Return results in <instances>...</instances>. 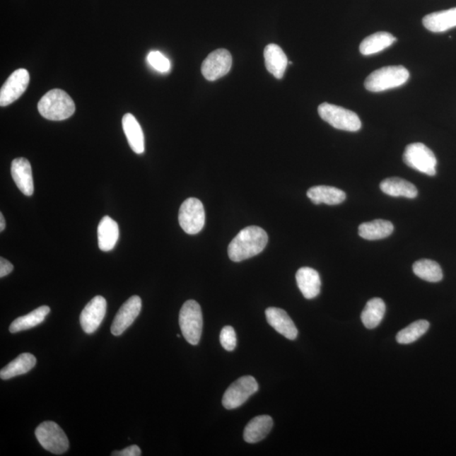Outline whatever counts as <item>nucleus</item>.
I'll list each match as a JSON object with an SVG mask.
<instances>
[{"mask_svg": "<svg viewBox=\"0 0 456 456\" xmlns=\"http://www.w3.org/2000/svg\"><path fill=\"white\" fill-rule=\"evenodd\" d=\"M268 235L262 228L250 226L241 230L228 246L230 259L234 262L250 259L262 253L268 243Z\"/></svg>", "mask_w": 456, "mask_h": 456, "instance_id": "nucleus-1", "label": "nucleus"}, {"mask_svg": "<svg viewBox=\"0 0 456 456\" xmlns=\"http://www.w3.org/2000/svg\"><path fill=\"white\" fill-rule=\"evenodd\" d=\"M37 107L43 118L53 121L67 119L76 111L73 99L60 89L51 90L43 95Z\"/></svg>", "mask_w": 456, "mask_h": 456, "instance_id": "nucleus-2", "label": "nucleus"}, {"mask_svg": "<svg viewBox=\"0 0 456 456\" xmlns=\"http://www.w3.org/2000/svg\"><path fill=\"white\" fill-rule=\"evenodd\" d=\"M409 76V71L402 65L384 67L371 73L365 81L364 86L372 93H381L402 86Z\"/></svg>", "mask_w": 456, "mask_h": 456, "instance_id": "nucleus-3", "label": "nucleus"}, {"mask_svg": "<svg viewBox=\"0 0 456 456\" xmlns=\"http://www.w3.org/2000/svg\"><path fill=\"white\" fill-rule=\"evenodd\" d=\"M180 325L185 340L191 345H198L202 334L203 316L201 308L197 301L188 300L182 306Z\"/></svg>", "mask_w": 456, "mask_h": 456, "instance_id": "nucleus-4", "label": "nucleus"}, {"mask_svg": "<svg viewBox=\"0 0 456 456\" xmlns=\"http://www.w3.org/2000/svg\"><path fill=\"white\" fill-rule=\"evenodd\" d=\"M318 112L321 119L337 129L356 132L362 127L359 117L344 107L324 103L319 106Z\"/></svg>", "mask_w": 456, "mask_h": 456, "instance_id": "nucleus-5", "label": "nucleus"}, {"mask_svg": "<svg viewBox=\"0 0 456 456\" xmlns=\"http://www.w3.org/2000/svg\"><path fill=\"white\" fill-rule=\"evenodd\" d=\"M35 434L42 448L51 453L62 455L69 449V443L66 434L57 423L52 421H47L37 426Z\"/></svg>", "mask_w": 456, "mask_h": 456, "instance_id": "nucleus-6", "label": "nucleus"}, {"mask_svg": "<svg viewBox=\"0 0 456 456\" xmlns=\"http://www.w3.org/2000/svg\"><path fill=\"white\" fill-rule=\"evenodd\" d=\"M403 160L408 167L428 176L436 175L437 159L433 152L423 143H414L407 146Z\"/></svg>", "mask_w": 456, "mask_h": 456, "instance_id": "nucleus-7", "label": "nucleus"}, {"mask_svg": "<svg viewBox=\"0 0 456 456\" xmlns=\"http://www.w3.org/2000/svg\"><path fill=\"white\" fill-rule=\"evenodd\" d=\"M179 221L186 233L194 235L201 231L206 223L203 204L197 198L187 199L180 209Z\"/></svg>", "mask_w": 456, "mask_h": 456, "instance_id": "nucleus-8", "label": "nucleus"}, {"mask_svg": "<svg viewBox=\"0 0 456 456\" xmlns=\"http://www.w3.org/2000/svg\"><path fill=\"white\" fill-rule=\"evenodd\" d=\"M259 385L252 376H243L229 386L223 395V405L228 410L236 409L257 392Z\"/></svg>", "mask_w": 456, "mask_h": 456, "instance_id": "nucleus-9", "label": "nucleus"}, {"mask_svg": "<svg viewBox=\"0 0 456 456\" xmlns=\"http://www.w3.org/2000/svg\"><path fill=\"white\" fill-rule=\"evenodd\" d=\"M233 58L229 51L217 49L204 60L201 72L207 81H214L225 76L232 68Z\"/></svg>", "mask_w": 456, "mask_h": 456, "instance_id": "nucleus-10", "label": "nucleus"}, {"mask_svg": "<svg viewBox=\"0 0 456 456\" xmlns=\"http://www.w3.org/2000/svg\"><path fill=\"white\" fill-rule=\"evenodd\" d=\"M30 75L27 69H19L13 72L0 90V105L6 107L19 99L27 90Z\"/></svg>", "mask_w": 456, "mask_h": 456, "instance_id": "nucleus-11", "label": "nucleus"}, {"mask_svg": "<svg viewBox=\"0 0 456 456\" xmlns=\"http://www.w3.org/2000/svg\"><path fill=\"white\" fill-rule=\"evenodd\" d=\"M107 301L102 296H95L82 310L80 322L86 334H93L101 325L106 315Z\"/></svg>", "mask_w": 456, "mask_h": 456, "instance_id": "nucleus-12", "label": "nucleus"}, {"mask_svg": "<svg viewBox=\"0 0 456 456\" xmlns=\"http://www.w3.org/2000/svg\"><path fill=\"white\" fill-rule=\"evenodd\" d=\"M142 302L139 296H132L119 308L112 324L111 332L119 337L134 323L141 311Z\"/></svg>", "mask_w": 456, "mask_h": 456, "instance_id": "nucleus-13", "label": "nucleus"}, {"mask_svg": "<svg viewBox=\"0 0 456 456\" xmlns=\"http://www.w3.org/2000/svg\"><path fill=\"white\" fill-rule=\"evenodd\" d=\"M266 316L269 325L278 333L289 340H295L297 338L298 332L296 325L285 310L278 308H268Z\"/></svg>", "mask_w": 456, "mask_h": 456, "instance_id": "nucleus-14", "label": "nucleus"}, {"mask_svg": "<svg viewBox=\"0 0 456 456\" xmlns=\"http://www.w3.org/2000/svg\"><path fill=\"white\" fill-rule=\"evenodd\" d=\"M11 175L17 188L21 193L32 197L34 192V185L32 166L28 159L16 158L11 163Z\"/></svg>", "mask_w": 456, "mask_h": 456, "instance_id": "nucleus-15", "label": "nucleus"}, {"mask_svg": "<svg viewBox=\"0 0 456 456\" xmlns=\"http://www.w3.org/2000/svg\"><path fill=\"white\" fill-rule=\"evenodd\" d=\"M297 284L303 297L312 299L318 296L321 289V280L318 271L310 267H302L296 274Z\"/></svg>", "mask_w": 456, "mask_h": 456, "instance_id": "nucleus-16", "label": "nucleus"}, {"mask_svg": "<svg viewBox=\"0 0 456 456\" xmlns=\"http://www.w3.org/2000/svg\"><path fill=\"white\" fill-rule=\"evenodd\" d=\"M99 249L104 252L114 250L119 238L118 223L110 216H104L98 227Z\"/></svg>", "mask_w": 456, "mask_h": 456, "instance_id": "nucleus-17", "label": "nucleus"}, {"mask_svg": "<svg viewBox=\"0 0 456 456\" xmlns=\"http://www.w3.org/2000/svg\"><path fill=\"white\" fill-rule=\"evenodd\" d=\"M122 124L130 148L136 154H142L145 151V136L136 117L131 114H126L123 117Z\"/></svg>", "mask_w": 456, "mask_h": 456, "instance_id": "nucleus-18", "label": "nucleus"}, {"mask_svg": "<svg viewBox=\"0 0 456 456\" xmlns=\"http://www.w3.org/2000/svg\"><path fill=\"white\" fill-rule=\"evenodd\" d=\"M264 62L267 71L276 79H281L284 76L288 60L283 50L276 45H269L264 51Z\"/></svg>", "mask_w": 456, "mask_h": 456, "instance_id": "nucleus-19", "label": "nucleus"}, {"mask_svg": "<svg viewBox=\"0 0 456 456\" xmlns=\"http://www.w3.org/2000/svg\"><path fill=\"white\" fill-rule=\"evenodd\" d=\"M310 198L315 205L327 204V205H339L346 199V193L340 189L332 186H315L312 187L307 192Z\"/></svg>", "mask_w": 456, "mask_h": 456, "instance_id": "nucleus-20", "label": "nucleus"}, {"mask_svg": "<svg viewBox=\"0 0 456 456\" xmlns=\"http://www.w3.org/2000/svg\"><path fill=\"white\" fill-rule=\"evenodd\" d=\"M425 28L433 33H444L456 27V8L432 13L423 17Z\"/></svg>", "mask_w": 456, "mask_h": 456, "instance_id": "nucleus-21", "label": "nucleus"}, {"mask_svg": "<svg viewBox=\"0 0 456 456\" xmlns=\"http://www.w3.org/2000/svg\"><path fill=\"white\" fill-rule=\"evenodd\" d=\"M273 427V419L268 415L256 416L247 424L243 438L250 444H255L264 440Z\"/></svg>", "mask_w": 456, "mask_h": 456, "instance_id": "nucleus-22", "label": "nucleus"}, {"mask_svg": "<svg viewBox=\"0 0 456 456\" xmlns=\"http://www.w3.org/2000/svg\"><path fill=\"white\" fill-rule=\"evenodd\" d=\"M382 192L392 197L414 199L418 197L419 191L414 185L399 177H390L381 182Z\"/></svg>", "mask_w": 456, "mask_h": 456, "instance_id": "nucleus-23", "label": "nucleus"}, {"mask_svg": "<svg viewBox=\"0 0 456 456\" xmlns=\"http://www.w3.org/2000/svg\"><path fill=\"white\" fill-rule=\"evenodd\" d=\"M394 226L390 221L375 220L359 226V236L366 240H380L392 235Z\"/></svg>", "mask_w": 456, "mask_h": 456, "instance_id": "nucleus-24", "label": "nucleus"}, {"mask_svg": "<svg viewBox=\"0 0 456 456\" xmlns=\"http://www.w3.org/2000/svg\"><path fill=\"white\" fill-rule=\"evenodd\" d=\"M36 363L37 359L34 355L28 353L21 354L1 369L0 378L4 380H7L16 376L25 375L32 370Z\"/></svg>", "mask_w": 456, "mask_h": 456, "instance_id": "nucleus-25", "label": "nucleus"}, {"mask_svg": "<svg viewBox=\"0 0 456 456\" xmlns=\"http://www.w3.org/2000/svg\"><path fill=\"white\" fill-rule=\"evenodd\" d=\"M395 41L397 38L389 33H376L365 38L361 42L359 47L360 53L365 56L380 53L392 46Z\"/></svg>", "mask_w": 456, "mask_h": 456, "instance_id": "nucleus-26", "label": "nucleus"}, {"mask_svg": "<svg viewBox=\"0 0 456 456\" xmlns=\"http://www.w3.org/2000/svg\"><path fill=\"white\" fill-rule=\"evenodd\" d=\"M50 312L49 306H41L30 312V314L19 317L11 325L10 332L17 333L37 327L38 325L45 321L47 315Z\"/></svg>", "mask_w": 456, "mask_h": 456, "instance_id": "nucleus-27", "label": "nucleus"}, {"mask_svg": "<svg viewBox=\"0 0 456 456\" xmlns=\"http://www.w3.org/2000/svg\"><path fill=\"white\" fill-rule=\"evenodd\" d=\"M385 315V303L380 298L370 299L361 315L362 322L368 329L379 327Z\"/></svg>", "mask_w": 456, "mask_h": 456, "instance_id": "nucleus-28", "label": "nucleus"}, {"mask_svg": "<svg viewBox=\"0 0 456 456\" xmlns=\"http://www.w3.org/2000/svg\"><path fill=\"white\" fill-rule=\"evenodd\" d=\"M416 276L429 282H438L443 279L442 269L437 262L431 259H420L412 267Z\"/></svg>", "mask_w": 456, "mask_h": 456, "instance_id": "nucleus-29", "label": "nucleus"}, {"mask_svg": "<svg viewBox=\"0 0 456 456\" xmlns=\"http://www.w3.org/2000/svg\"><path fill=\"white\" fill-rule=\"evenodd\" d=\"M429 322L427 320H421L408 325L405 329L397 334V341L399 344L407 345L410 343L418 341L421 337L428 332Z\"/></svg>", "mask_w": 456, "mask_h": 456, "instance_id": "nucleus-30", "label": "nucleus"}, {"mask_svg": "<svg viewBox=\"0 0 456 456\" xmlns=\"http://www.w3.org/2000/svg\"><path fill=\"white\" fill-rule=\"evenodd\" d=\"M151 66L160 73H167L171 69L170 61L159 51H151L147 56Z\"/></svg>", "mask_w": 456, "mask_h": 456, "instance_id": "nucleus-31", "label": "nucleus"}, {"mask_svg": "<svg viewBox=\"0 0 456 456\" xmlns=\"http://www.w3.org/2000/svg\"><path fill=\"white\" fill-rule=\"evenodd\" d=\"M220 342L226 351H232L235 349L237 345L235 329L230 325L223 327L220 334Z\"/></svg>", "mask_w": 456, "mask_h": 456, "instance_id": "nucleus-32", "label": "nucleus"}, {"mask_svg": "<svg viewBox=\"0 0 456 456\" xmlns=\"http://www.w3.org/2000/svg\"><path fill=\"white\" fill-rule=\"evenodd\" d=\"M114 456H141V450L137 445H131L119 451H114L111 454Z\"/></svg>", "mask_w": 456, "mask_h": 456, "instance_id": "nucleus-33", "label": "nucleus"}, {"mask_svg": "<svg viewBox=\"0 0 456 456\" xmlns=\"http://www.w3.org/2000/svg\"><path fill=\"white\" fill-rule=\"evenodd\" d=\"M14 269L13 264L3 257L0 258V277L3 278L11 274Z\"/></svg>", "mask_w": 456, "mask_h": 456, "instance_id": "nucleus-34", "label": "nucleus"}, {"mask_svg": "<svg viewBox=\"0 0 456 456\" xmlns=\"http://www.w3.org/2000/svg\"><path fill=\"white\" fill-rule=\"evenodd\" d=\"M4 228H6V220H4L3 213H0V231L3 232Z\"/></svg>", "mask_w": 456, "mask_h": 456, "instance_id": "nucleus-35", "label": "nucleus"}]
</instances>
